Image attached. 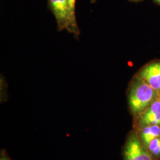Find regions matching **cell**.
Masks as SVG:
<instances>
[{
    "instance_id": "6da1fadb",
    "label": "cell",
    "mask_w": 160,
    "mask_h": 160,
    "mask_svg": "<svg viewBox=\"0 0 160 160\" xmlns=\"http://www.w3.org/2000/svg\"><path fill=\"white\" fill-rule=\"evenodd\" d=\"M159 98L158 93L136 75L130 84L128 94L129 108L132 114L137 118L151 104Z\"/></svg>"
},
{
    "instance_id": "9c48e42d",
    "label": "cell",
    "mask_w": 160,
    "mask_h": 160,
    "mask_svg": "<svg viewBox=\"0 0 160 160\" xmlns=\"http://www.w3.org/2000/svg\"><path fill=\"white\" fill-rule=\"evenodd\" d=\"M0 160H11L9 158V157L6 154L4 151H2L1 152V156H0Z\"/></svg>"
},
{
    "instance_id": "8fae6325",
    "label": "cell",
    "mask_w": 160,
    "mask_h": 160,
    "mask_svg": "<svg viewBox=\"0 0 160 160\" xmlns=\"http://www.w3.org/2000/svg\"><path fill=\"white\" fill-rule=\"evenodd\" d=\"M131 1H140V0H129Z\"/></svg>"
},
{
    "instance_id": "30bf717a",
    "label": "cell",
    "mask_w": 160,
    "mask_h": 160,
    "mask_svg": "<svg viewBox=\"0 0 160 160\" xmlns=\"http://www.w3.org/2000/svg\"><path fill=\"white\" fill-rule=\"evenodd\" d=\"M157 3H158L159 4H160V0H154Z\"/></svg>"
},
{
    "instance_id": "5b68a950",
    "label": "cell",
    "mask_w": 160,
    "mask_h": 160,
    "mask_svg": "<svg viewBox=\"0 0 160 160\" xmlns=\"http://www.w3.org/2000/svg\"><path fill=\"white\" fill-rule=\"evenodd\" d=\"M136 119L139 128L147 125L160 126V98L151 104Z\"/></svg>"
},
{
    "instance_id": "3957f363",
    "label": "cell",
    "mask_w": 160,
    "mask_h": 160,
    "mask_svg": "<svg viewBox=\"0 0 160 160\" xmlns=\"http://www.w3.org/2000/svg\"><path fill=\"white\" fill-rule=\"evenodd\" d=\"M50 9L55 17L58 30H66L69 32L71 13L69 0H48Z\"/></svg>"
},
{
    "instance_id": "52a82bcc",
    "label": "cell",
    "mask_w": 160,
    "mask_h": 160,
    "mask_svg": "<svg viewBox=\"0 0 160 160\" xmlns=\"http://www.w3.org/2000/svg\"><path fill=\"white\" fill-rule=\"evenodd\" d=\"M75 2L76 0H69L71 13V26L69 33L74 34L75 36H79L80 30L75 17Z\"/></svg>"
},
{
    "instance_id": "8992f818",
    "label": "cell",
    "mask_w": 160,
    "mask_h": 160,
    "mask_svg": "<svg viewBox=\"0 0 160 160\" xmlns=\"http://www.w3.org/2000/svg\"><path fill=\"white\" fill-rule=\"evenodd\" d=\"M138 135L144 147L147 149L149 143L154 139L160 136V126L147 125L139 128Z\"/></svg>"
},
{
    "instance_id": "277c9868",
    "label": "cell",
    "mask_w": 160,
    "mask_h": 160,
    "mask_svg": "<svg viewBox=\"0 0 160 160\" xmlns=\"http://www.w3.org/2000/svg\"><path fill=\"white\" fill-rule=\"evenodd\" d=\"M137 75L151 86L160 96V61L146 65Z\"/></svg>"
},
{
    "instance_id": "7a4b0ae2",
    "label": "cell",
    "mask_w": 160,
    "mask_h": 160,
    "mask_svg": "<svg viewBox=\"0 0 160 160\" xmlns=\"http://www.w3.org/2000/svg\"><path fill=\"white\" fill-rule=\"evenodd\" d=\"M123 155L124 160H153L136 132H132L127 138Z\"/></svg>"
},
{
    "instance_id": "ba28073f",
    "label": "cell",
    "mask_w": 160,
    "mask_h": 160,
    "mask_svg": "<svg viewBox=\"0 0 160 160\" xmlns=\"http://www.w3.org/2000/svg\"><path fill=\"white\" fill-rule=\"evenodd\" d=\"M149 154L153 159L157 158L160 157V136L154 139L149 143L147 148Z\"/></svg>"
}]
</instances>
